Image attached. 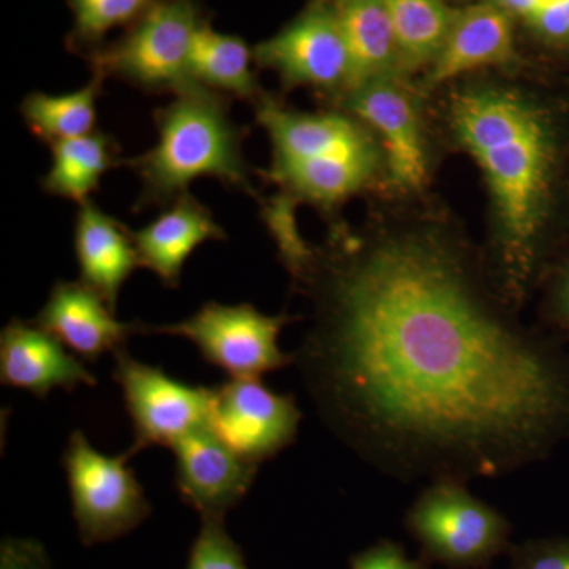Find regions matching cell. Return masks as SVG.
Listing matches in <instances>:
<instances>
[{
  "instance_id": "cell-1",
  "label": "cell",
  "mask_w": 569,
  "mask_h": 569,
  "mask_svg": "<svg viewBox=\"0 0 569 569\" xmlns=\"http://www.w3.org/2000/svg\"><path fill=\"white\" fill-rule=\"evenodd\" d=\"M295 365L328 429L400 481L496 479L569 436V353L498 312L436 236L313 253Z\"/></svg>"
},
{
  "instance_id": "cell-2",
  "label": "cell",
  "mask_w": 569,
  "mask_h": 569,
  "mask_svg": "<svg viewBox=\"0 0 569 569\" xmlns=\"http://www.w3.org/2000/svg\"><path fill=\"white\" fill-rule=\"evenodd\" d=\"M452 123L481 164L498 213L503 291L518 301L537 258L549 171V137L538 111L516 93L477 89L456 97Z\"/></svg>"
},
{
  "instance_id": "cell-3",
  "label": "cell",
  "mask_w": 569,
  "mask_h": 569,
  "mask_svg": "<svg viewBox=\"0 0 569 569\" xmlns=\"http://www.w3.org/2000/svg\"><path fill=\"white\" fill-rule=\"evenodd\" d=\"M228 100L192 82L174 93L173 102L153 111L156 146L123 162L141 181L134 211L168 208L201 178L253 194L242 149L249 130L233 121Z\"/></svg>"
},
{
  "instance_id": "cell-4",
  "label": "cell",
  "mask_w": 569,
  "mask_h": 569,
  "mask_svg": "<svg viewBox=\"0 0 569 569\" xmlns=\"http://www.w3.org/2000/svg\"><path fill=\"white\" fill-rule=\"evenodd\" d=\"M403 523L422 559L449 569L488 568L512 546L507 516L458 479L427 482Z\"/></svg>"
},
{
  "instance_id": "cell-5",
  "label": "cell",
  "mask_w": 569,
  "mask_h": 569,
  "mask_svg": "<svg viewBox=\"0 0 569 569\" xmlns=\"http://www.w3.org/2000/svg\"><path fill=\"white\" fill-rule=\"evenodd\" d=\"M201 24L193 0H157L122 40L93 54V71L149 93L179 92L197 82L189 58Z\"/></svg>"
},
{
  "instance_id": "cell-6",
  "label": "cell",
  "mask_w": 569,
  "mask_h": 569,
  "mask_svg": "<svg viewBox=\"0 0 569 569\" xmlns=\"http://www.w3.org/2000/svg\"><path fill=\"white\" fill-rule=\"evenodd\" d=\"M129 460L127 455H102L81 430L71 432L62 466L71 515L88 548L126 537L152 515V505Z\"/></svg>"
},
{
  "instance_id": "cell-7",
  "label": "cell",
  "mask_w": 569,
  "mask_h": 569,
  "mask_svg": "<svg viewBox=\"0 0 569 569\" xmlns=\"http://www.w3.org/2000/svg\"><path fill=\"white\" fill-rule=\"evenodd\" d=\"M293 318L266 316L252 305L206 302L197 313L173 325L144 326L141 335H167L190 340L208 365L230 378H261L295 365L279 347V336Z\"/></svg>"
},
{
  "instance_id": "cell-8",
  "label": "cell",
  "mask_w": 569,
  "mask_h": 569,
  "mask_svg": "<svg viewBox=\"0 0 569 569\" xmlns=\"http://www.w3.org/2000/svg\"><path fill=\"white\" fill-rule=\"evenodd\" d=\"M112 380L121 387L123 403L133 426L130 459L151 447L171 448L183 436L208 425L212 388L192 387L129 355L114 353Z\"/></svg>"
},
{
  "instance_id": "cell-9",
  "label": "cell",
  "mask_w": 569,
  "mask_h": 569,
  "mask_svg": "<svg viewBox=\"0 0 569 569\" xmlns=\"http://www.w3.org/2000/svg\"><path fill=\"white\" fill-rule=\"evenodd\" d=\"M253 59L257 66L274 70L283 88L351 91L350 54L328 0H313L282 31L258 43Z\"/></svg>"
},
{
  "instance_id": "cell-10",
  "label": "cell",
  "mask_w": 569,
  "mask_h": 569,
  "mask_svg": "<svg viewBox=\"0 0 569 569\" xmlns=\"http://www.w3.org/2000/svg\"><path fill=\"white\" fill-rule=\"evenodd\" d=\"M301 421L295 396L272 391L261 378H230L212 387L208 426L254 466L293 445Z\"/></svg>"
},
{
  "instance_id": "cell-11",
  "label": "cell",
  "mask_w": 569,
  "mask_h": 569,
  "mask_svg": "<svg viewBox=\"0 0 569 569\" xmlns=\"http://www.w3.org/2000/svg\"><path fill=\"white\" fill-rule=\"evenodd\" d=\"M170 449L179 497L201 519H224L244 500L260 468L236 455L208 425L179 438Z\"/></svg>"
},
{
  "instance_id": "cell-12",
  "label": "cell",
  "mask_w": 569,
  "mask_h": 569,
  "mask_svg": "<svg viewBox=\"0 0 569 569\" xmlns=\"http://www.w3.org/2000/svg\"><path fill=\"white\" fill-rule=\"evenodd\" d=\"M32 321L88 362L99 361L107 353L114 355L126 348L130 337L141 335L140 321H119L102 296L81 280L56 282L43 309Z\"/></svg>"
},
{
  "instance_id": "cell-13",
  "label": "cell",
  "mask_w": 569,
  "mask_h": 569,
  "mask_svg": "<svg viewBox=\"0 0 569 569\" xmlns=\"http://www.w3.org/2000/svg\"><path fill=\"white\" fill-rule=\"evenodd\" d=\"M0 383L44 400L56 388L97 387V378L61 340L32 320L13 318L0 332Z\"/></svg>"
},
{
  "instance_id": "cell-14",
  "label": "cell",
  "mask_w": 569,
  "mask_h": 569,
  "mask_svg": "<svg viewBox=\"0 0 569 569\" xmlns=\"http://www.w3.org/2000/svg\"><path fill=\"white\" fill-rule=\"evenodd\" d=\"M348 107L381 138L392 182L400 189L422 187L427 159L418 112L396 78L359 86L348 93Z\"/></svg>"
},
{
  "instance_id": "cell-15",
  "label": "cell",
  "mask_w": 569,
  "mask_h": 569,
  "mask_svg": "<svg viewBox=\"0 0 569 569\" xmlns=\"http://www.w3.org/2000/svg\"><path fill=\"white\" fill-rule=\"evenodd\" d=\"M254 118L271 141L272 162H296L376 149V142L355 119L339 112L288 110L266 93L254 102Z\"/></svg>"
},
{
  "instance_id": "cell-16",
  "label": "cell",
  "mask_w": 569,
  "mask_h": 569,
  "mask_svg": "<svg viewBox=\"0 0 569 569\" xmlns=\"http://www.w3.org/2000/svg\"><path fill=\"white\" fill-rule=\"evenodd\" d=\"M141 268L159 277L163 287L181 283L182 269L190 254L209 241H227L223 228L213 220L211 209L192 193H183L164 208L157 219L132 231Z\"/></svg>"
},
{
  "instance_id": "cell-17",
  "label": "cell",
  "mask_w": 569,
  "mask_h": 569,
  "mask_svg": "<svg viewBox=\"0 0 569 569\" xmlns=\"http://www.w3.org/2000/svg\"><path fill=\"white\" fill-rule=\"evenodd\" d=\"M512 17L492 3L481 2L456 10L455 21L427 73V88H437L468 71L515 61Z\"/></svg>"
},
{
  "instance_id": "cell-18",
  "label": "cell",
  "mask_w": 569,
  "mask_h": 569,
  "mask_svg": "<svg viewBox=\"0 0 569 569\" xmlns=\"http://www.w3.org/2000/svg\"><path fill=\"white\" fill-rule=\"evenodd\" d=\"M73 246L81 282L116 312L123 283L141 268L132 230L89 200L80 206L74 220Z\"/></svg>"
},
{
  "instance_id": "cell-19",
  "label": "cell",
  "mask_w": 569,
  "mask_h": 569,
  "mask_svg": "<svg viewBox=\"0 0 569 569\" xmlns=\"http://www.w3.org/2000/svg\"><path fill=\"white\" fill-rule=\"evenodd\" d=\"M346 39L351 61V91L392 80L400 71L395 29L385 0H328ZM350 91V92H351Z\"/></svg>"
},
{
  "instance_id": "cell-20",
  "label": "cell",
  "mask_w": 569,
  "mask_h": 569,
  "mask_svg": "<svg viewBox=\"0 0 569 569\" xmlns=\"http://www.w3.org/2000/svg\"><path fill=\"white\" fill-rule=\"evenodd\" d=\"M378 151L340 153L296 162H271L266 178L282 187L287 200L335 208L361 190L376 173Z\"/></svg>"
},
{
  "instance_id": "cell-21",
  "label": "cell",
  "mask_w": 569,
  "mask_h": 569,
  "mask_svg": "<svg viewBox=\"0 0 569 569\" xmlns=\"http://www.w3.org/2000/svg\"><path fill=\"white\" fill-rule=\"evenodd\" d=\"M52 163L41 189L78 204L91 200L103 176L122 163L121 146L111 134L96 132L50 146Z\"/></svg>"
},
{
  "instance_id": "cell-22",
  "label": "cell",
  "mask_w": 569,
  "mask_h": 569,
  "mask_svg": "<svg viewBox=\"0 0 569 569\" xmlns=\"http://www.w3.org/2000/svg\"><path fill=\"white\" fill-rule=\"evenodd\" d=\"M253 50L236 36L213 31L211 26L198 28L190 50V77L198 84L233 99L257 102L260 86L252 69Z\"/></svg>"
},
{
  "instance_id": "cell-23",
  "label": "cell",
  "mask_w": 569,
  "mask_h": 569,
  "mask_svg": "<svg viewBox=\"0 0 569 569\" xmlns=\"http://www.w3.org/2000/svg\"><path fill=\"white\" fill-rule=\"evenodd\" d=\"M103 81V74L93 71L92 80L78 91L61 96L29 93L20 107L22 121L37 140L50 146L96 132Z\"/></svg>"
},
{
  "instance_id": "cell-24",
  "label": "cell",
  "mask_w": 569,
  "mask_h": 569,
  "mask_svg": "<svg viewBox=\"0 0 569 569\" xmlns=\"http://www.w3.org/2000/svg\"><path fill=\"white\" fill-rule=\"evenodd\" d=\"M395 29L400 70L432 66L455 21L445 0H385Z\"/></svg>"
},
{
  "instance_id": "cell-25",
  "label": "cell",
  "mask_w": 569,
  "mask_h": 569,
  "mask_svg": "<svg viewBox=\"0 0 569 569\" xmlns=\"http://www.w3.org/2000/svg\"><path fill=\"white\" fill-rule=\"evenodd\" d=\"M157 0H69L74 17V36L96 43L112 29L140 20Z\"/></svg>"
},
{
  "instance_id": "cell-26",
  "label": "cell",
  "mask_w": 569,
  "mask_h": 569,
  "mask_svg": "<svg viewBox=\"0 0 569 569\" xmlns=\"http://www.w3.org/2000/svg\"><path fill=\"white\" fill-rule=\"evenodd\" d=\"M186 569H249L238 542L224 529V519H201Z\"/></svg>"
},
{
  "instance_id": "cell-27",
  "label": "cell",
  "mask_w": 569,
  "mask_h": 569,
  "mask_svg": "<svg viewBox=\"0 0 569 569\" xmlns=\"http://www.w3.org/2000/svg\"><path fill=\"white\" fill-rule=\"evenodd\" d=\"M508 556L511 569H569V537L527 539Z\"/></svg>"
},
{
  "instance_id": "cell-28",
  "label": "cell",
  "mask_w": 569,
  "mask_h": 569,
  "mask_svg": "<svg viewBox=\"0 0 569 569\" xmlns=\"http://www.w3.org/2000/svg\"><path fill=\"white\" fill-rule=\"evenodd\" d=\"M429 561L411 559L399 542L380 539L350 557V569H432Z\"/></svg>"
},
{
  "instance_id": "cell-29",
  "label": "cell",
  "mask_w": 569,
  "mask_h": 569,
  "mask_svg": "<svg viewBox=\"0 0 569 569\" xmlns=\"http://www.w3.org/2000/svg\"><path fill=\"white\" fill-rule=\"evenodd\" d=\"M0 569H52V563L37 539L6 538L0 545Z\"/></svg>"
},
{
  "instance_id": "cell-30",
  "label": "cell",
  "mask_w": 569,
  "mask_h": 569,
  "mask_svg": "<svg viewBox=\"0 0 569 569\" xmlns=\"http://www.w3.org/2000/svg\"><path fill=\"white\" fill-rule=\"evenodd\" d=\"M529 22L546 39L569 40V14L565 0H548Z\"/></svg>"
},
{
  "instance_id": "cell-31",
  "label": "cell",
  "mask_w": 569,
  "mask_h": 569,
  "mask_svg": "<svg viewBox=\"0 0 569 569\" xmlns=\"http://www.w3.org/2000/svg\"><path fill=\"white\" fill-rule=\"evenodd\" d=\"M485 2L492 3L498 9L507 11L512 18L520 17L529 21L548 0H485Z\"/></svg>"
},
{
  "instance_id": "cell-32",
  "label": "cell",
  "mask_w": 569,
  "mask_h": 569,
  "mask_svg": "<svg viewBox=\"0 0 569 569\" xmlns=\"http://www.w3.org/2000/svg\"><path fill=\"white\" fill-rule=\"evenodd\" d=\"M553 307H556L557 320L569 336V271L561 277Z\"/></svg>"
}]
</instances>
